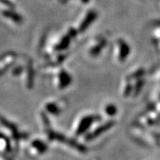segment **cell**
<instances>
[{
	"instance_id": "cell-1",
	"label": "cell",
	"mask_w": 160,
	"mask_h": 160,
	"mask_svg": "<svg viewBox=\"0 0 160 160\" xmlns=\"http://www.w3.org/2000/svg\"><path fill=\"white\" fill-rule=\"evenodd\" d=\"M95 17H96V14L95 12H92L88 13V16L86 17V19L84 20V21L82 23V25H81V27H80V30H82L81 31H84V30L86 29L89 25H90L92 22L93 21V20L95 19Z\"/></svg>"
},
{
	"instance_id": "cell-2",
	"label": "cell",
	"mask_w": 160,
	"mask_h": 160,
	"mask_svg": "<svg viewBox=\"0 0 160 160\" xmlns=\"http://www.w3.org/2000/svg\"><path fill=\"white\" fill-rule=\"evenodd\" d=\"M93 122V118H92V117H90V116H88V117H85V118H83L82 119V121H81V123H80L79 125V131L80 132H82V131H84L85 129H87L86 128L88 126H90L91 123Z\"/></svg>"
},
{
	"instance_id": "cell-3",
	"label": "cell",
	"mask_w": 160,
	"mask_h": 160,
	"mask_svg": "<svg viewBox=\"0 0 160 160\" xmlns=\"http://www.w3.org/2000/svg\"><path fill=\"white\" fill-rule=\"evenodd\" d=\"M120 54L119 57L121 60H123L126 56L129 53V47L126 44V42H122L120 43Z\"/></svg>"
},
{
	"instance_id": "cell-4",
	"label": "cell",
	"mask_w": 160,
	"mask_h": 160,
	"mask_svg": "<svg viewBox=\"0 0 160 160\" xmlns=\"http://www.w3.org/2000/svg\"><path fill=\"white\" fill-rule=\"evenodd\" d=\"M69 81H70L69 75L65 72H61V74H60V82H61V84L63 87L67 86L69 84Z\"/></svg>"
},
{
	"instance_id": "cell-5",
	"label": "cell",
	"mask_w": 160,
	"mask_h": 160,
	"mask_svg": "<svg viewBox=\"0 0 160 160\" xmlns=\"http://www.w3.org/2000/svg\"><path fill=\"white\" fill-rule=\"evenodd\" d=\"M105 111L108 114H114L116 112V107L112 105H107L106 109H105Z\"/></svg>"
},
{
	"instance_id": "cell-6",
	"label": "cell",
	"mask_w": 160,
	"mask_h": 160,
	"mask_svg": "<svg viewBox=\"0 0 160 160\" xmlns=\"http://www.w3.org/2000/svg\"><path fill=\"white\" fill-rule=\"evenodd\" d=\"M5 15L8 16V17H12V19L16 21H21V17H20L18 14H16V13L13 12H9V13H5ZM10 17V18H11Z\"/></svg>"
}]
</instances>
